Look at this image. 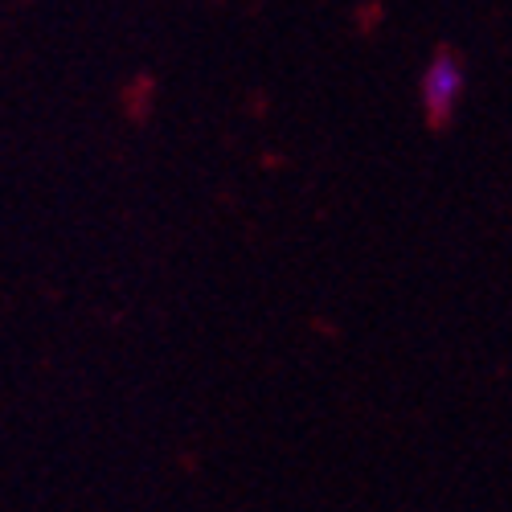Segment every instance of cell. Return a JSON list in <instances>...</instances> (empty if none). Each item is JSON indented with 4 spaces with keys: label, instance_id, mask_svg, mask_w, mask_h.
<instances>
[{
    "label": "cell",
    "instance_id": "cell-1",
    "mask_svg": "<svg viewBox=\"0 0 512 512\" xmlns=\"http://www.w3.org/2000/svg\"><path fill=\"white\" fill-rule=\"evenodd\" d=\"M463 87H467L463 62H459L451 50H439L431 62H426L422 82H418L426 119H431L435 127H443V123L455 115V107H459V99H463Z\"/></svg>",
    "mask_w": 512,
    "mask_h": 512
}]
</instances>
